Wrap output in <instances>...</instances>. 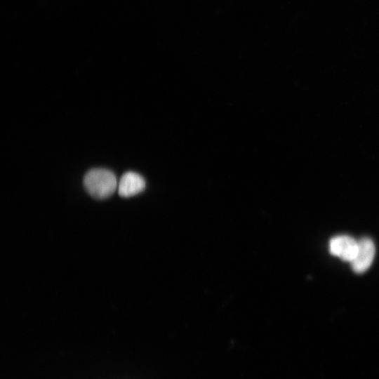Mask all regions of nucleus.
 <instances>
[{
	"label": "nucleus",
	"instance_id": "obj_3",
	"mask_svg": "<svg viewBox=\"0 0 379 379\" xmlns=\"http://www.w3.org/2000/svg\"><path fill=\"white\" fill-rule=\"evenodd\" d=\"M375 254L373 241L368 237L358 240V250L354 260L350 262L352 270L357 274L365 272L371 265Z\"/></svg>",
	"mask_w": 379,
	"mask_h": 379
},
{
	"label": "nucleus",
	"instance_id": "obj_1",
	"mask_svg": "<svg viewBox=\"0 0 379 379\" xmlns=\"http://www.w3.org/2000/svg\"><path fill=\"white\" fill-rule=\"evenodd\" d=\"M86 191L94 198L103 199L110 197L118 184L115 175L105 168H93L84 178Z\"/></svg>",
	"mask_w": 379,
	"mask_h": 379
},
{
	"label": "nucleus",
	"instance_id": "obj_4",
	"mask_svg": "<svg viewBox=\"0 0 379 379\" xmlns=\"http://www.w3.org/2000/svg\"><path fill=\"white\" fill-rule=\"evenodd\" d=\"M145 187L144 178L135 172L125 173L118 183L119 194L123 197H129L141 192Z\"/></svg>",
	"mask_w": 379,
	"mask_h": 379
},
{
	"label": "nucleus",
	"instance_id": "obj_2",
	"mask_svg": "<svg viewBox=\"0 0 379 379\" xmlns=\"http://www.w3.org/2000/svg\"><path fill=\"white\" fill-rule=\"evenodd\" d=\"M328 250L331 255L350 263L358 250V240L348 235H338L331 239Z\"/></svg>",
	"mask_w": 379,
	"mask_h": 379
}]
</instances>
